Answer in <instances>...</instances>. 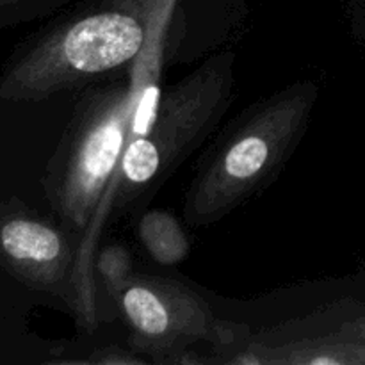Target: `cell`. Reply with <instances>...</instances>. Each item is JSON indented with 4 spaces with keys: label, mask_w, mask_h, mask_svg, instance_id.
Returning a JSON list of instances; mask_svg holds the SVG:
<instances>
[{
    "label": "cell",
    "mask_w": 365,
    "mask_h": 365,
    "mask_svg": "<svg viewBox=\"0 0 365 365\" xmlns=\"http://www.w3.org/2000/svg\"><path fill=\"white\" fill-rule=\"evenodd\" d=\"M138 18L107 11L50 31L0 75V102H38L127 66L145 45Z\"/></svg>",
    "instance_id": "cell-1"
},
{
    "label": "cell",
    "mask_w": 365,
    "mask_h": 365,
    "mask_svg": "<svg viewBox=\"0 0 365 365\" xmlns=\"http://www.w3.org/2000/svg\"><path fill=\"white\" fill-rule=\"evenodd\" d=\"M145 93L134 84L100 95L75 125L52 168V200L68 225L82 228L120 168Z\"/></svg>",
    "instance_id": "cell-2"
},
{
    "label": "cell",
    "mask_w": 365,
    "mask_h": 365,
    "mask_svg": "<svg viewBox=\"0 0 365 365\" xmlns=\"http://www.w3.org/2000/svg\"><path fill=\"white\" fill-rule=\"evenodd\" d=\"M309 102V93L277 100L225 146L191 192L189 217L196 225L220 217L269 178L298 138Z\"/></svg>",
    "instance_id": "cell-3"
},
{
    "label": "cell",
    "mask_w": 365,
    "mask_h": 365,
    "mask_svg": "<svg viewBox=\"0 0 365 365\" xmlns=\"http://www.w3.org/2000/svg\"><path fill=\"white\" fill-rule=\"evenodd\" d=\"M223 68L207 64L205 70L192 75L185 84L168 91L163 100L146 89L138 114L146 123H134L121 157V177L128 187H143L159 180L178 157L184 155L185 146L195 141L200 128L209 121L216 109Z\"/></svg>",
    "instance_id": "cell-4"
},
{
    "label": "cell",
    "mask_w": 365,
    "mask_h": 365,
    "mask_svg": "<svg viewBox=\"0 0 365 365\" xmlns=\"http://www.w3.org/2000/svg\"><path fill=\"white\" fill-rule=\"evenodd\" d=\"M66 235L48 221L20 207L0 205V266L14 278L53 291L70 267Z\"/></svg>",
    "instance_id": "cell-5"
},
{
    "label": "cell",
    "mask_w": 365,
    "mask_h": 365,
    "mask_svg": "<svg viewBox=\"0 0 365 365\" xmlns=\"http://www.w3.org/2000/svg\"><path fill=\"white\" fill-rule=\"evenodd\" d=\"M121 310L135 337L150 348H168L184 337H200L207 330L198 299L164 282L139 280L125 287Z\"/></svg>",
    "instance_id": "cell-6"
},
{
    "label": "cell",
    "mask_w": 365,
    "mask_h": 365,
    "mask_svg": "<svg viewBox=\"0 0 365 365\" xmlns=\"http://www.w3.org/2000/svg\"><path fill=\"white\" fill-rule=\"evenodd\" d=\"M141 239L150 255L160 264H175L184 259L187 242L173 217L150 212L141 223Z\"/></svg>",
    "instance_id": "cell-7"
}]
</instances>
